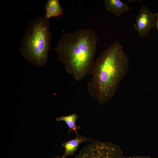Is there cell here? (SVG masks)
I'll use <instances>...</instances> for the list:
<instances>
[{
    "label": "cell",
    "mask_w": 158,
    "mask_h": 158,
    "mask_svg": "<svg viewBox=\"0 0 158 158\" xmlns=\"http://www.w3.org/2000/svg\"><path fill=\"white\" fill-rule=\"evenodd\" d=\"M129 66V58L118 42L102 52L94 65L91 79L87 84L89 94L99 104L108 103L127 74Z\"/></svg>",
    "instance_id": "6da1fadb"
},
{
    "label": "cell",
    "mask_w": 158,
    "mask_h": 158,
    "mask_svg": "<svg viewBox=\"0 0 158 158\" xmlns=\"http://www.w3.org/2000/svg\"><path fill=\"white\" fill-rule=\"evenodd\" d=\"M98 41L95 31L86 29L64 34L59 41L58 60L76 81L83 80L92 69Z\"/></svg>",
    "instance_id": "7a4b0ae2"
},
{
    "label": "cell",
    "mask_w": 158,
    "mask_h": 158,
    "mask_svg": "<svg viewBox=\"0 0 158 158\" xmlns=\"http://www.w3.org/2000/svg\"><path fill=\"white\" fill-rule=\"evenodd\" d=\"M49 19L45 16L32 19L23 37L19 51L32 64L41 67L47 62L52 32Z\"/></svg>",
    "instance_id": "3957f363"
},
{
    "label": "cell",
    "mask_w": 158,
    "mask_h": 158,
    "mask_svg": "<svg viewBox=\"0 0 158 158\" xmlns=\"http://www.w3.org/2000/svg\"><path fill=\"white\" fill-rule=\"evenodd\" d=\"M122 152L111 142L93 140L84 147L74 158H123Z\"/></svg>",
    "instance_id": "277c9868"
},
{
    "label": "cell",
    "mask_w": 158,
    "mask_h": 158,
    "mask_svg": "<svg viewBox=\"0 0 158 158\" xmlns=\"http://www.w3.org/2000/svg\"><path fill=\"white\" fill-rule=\"evenodd\" d=\"M135 19L134 28L141 37H147L150 30L155 27V13L142 3L139 14L135 16Z\"/></svg>",
    "instance_id": "5b68a950"
},
{
    "label": "cell",
    "mask_w": 158,
    "mask_h": 158,
    "mask_svg": "<svg viewBox=\"0 0 158 158\" xmlns=\"http://www.w3.org/2000/svg\"><path fill=\"white\" fill-rule=\"evenodd\" d=\"M93 140L92 139L87 138L82 135L79 134L74 139L65 141L62 145V146L65 149L64 154L62 157L66 158L68 156L73 155L82 142H91Z\"/></svg>",
    "instance_id": "8992f818"
},
{
    "label": "cell",
    "mask_w": 158,
    "mask_h": 158,
    "mask_svg": "<svg viewBox=\"0 0 158 158\" xmlns=\"http://www.w3.org/2000/svg\"><path fill=\"white\" fill-rule=\"evenodd\" d=\"M104 3L106 10L118 17L130 9L128 3L120 0H104Z\"/></svg>",
    "instance_id": "52a82bcc"
},
{
    "label": "cell",
    "mask_w": 158,
    "mask_h": 158,
    "mask_svg": "<svg viewBox=\"0 0 158 158\" xmlns=\"http://www.w3.org/2000/svg\"><path fill=\"white\" fill-rule=\"evenodd\" d=\"M46 11L45 16L48 19L51 17H58L61 15L63 9L59 0H49L44 7Z\"/></svg>",
    "instance_id": "ba28073f"
},
{
    "label": "cell",
    "mask_w": 158,
    "mask_h": 158,
    "mask_svg": "<svg viewBox=\"0 0 158 158\" xmlns=\"http://www.w3.org/2000/svg\"><path fill=\"white\" fill-rule=\"evenodd\" d=\"M78 117V116L75 113L67 116H62L56 118V121H64L69 128L68 134H70L72 131H75L76 135H79L77 131L78 129H80L81 128L77 126L75 124L76 120Z\"/></svg>",
    "instance_id": "9c48e42d"
},
{
    "label": "cell",
    "mask_w": 158,
    "mask_h": 158,
    "mask_svg": "<svg viewBox=\"0 0 158 158\" xmlns=\"http://www.w3.org/2000/svg\"><path fill=\"white\" fill-rule=\"evenodd\" d=\"M155 27L157 31L158 32V12L155 13Z\"/></svg>",
    "instance_id": "30bf717a"
},
{
    "label": "cell",
    "mask_w": 158,
    "mask_h": 158,
    "mask_svg": "<svg viewBox=\"0 0 158 158\" xmlns=\"http://www.w3.org/2000/svg\"><path fill=\"white\" fill-rule=\"evenodd\" d=\"M123 158H151L150 157L148 156H133L132 157H123Z\"/></svg>",
    "instance_id": "8fae6325"
},
{
    "label": "cell",
    "mask_w": 158,
    "mask_h": 158,
    "mask_svg": "<svg viewBox=\"0 0 158 158\" xmlns=\"http://www.w3.org/2000/svg\"><path fill=\"white\" fill-rule=\"evenodd\" d=\"M53 158H62V157H60L59 156H56V157H54Z\"/></svg>",
    "instance_id": "7c38bea8"
}]
</instances>
